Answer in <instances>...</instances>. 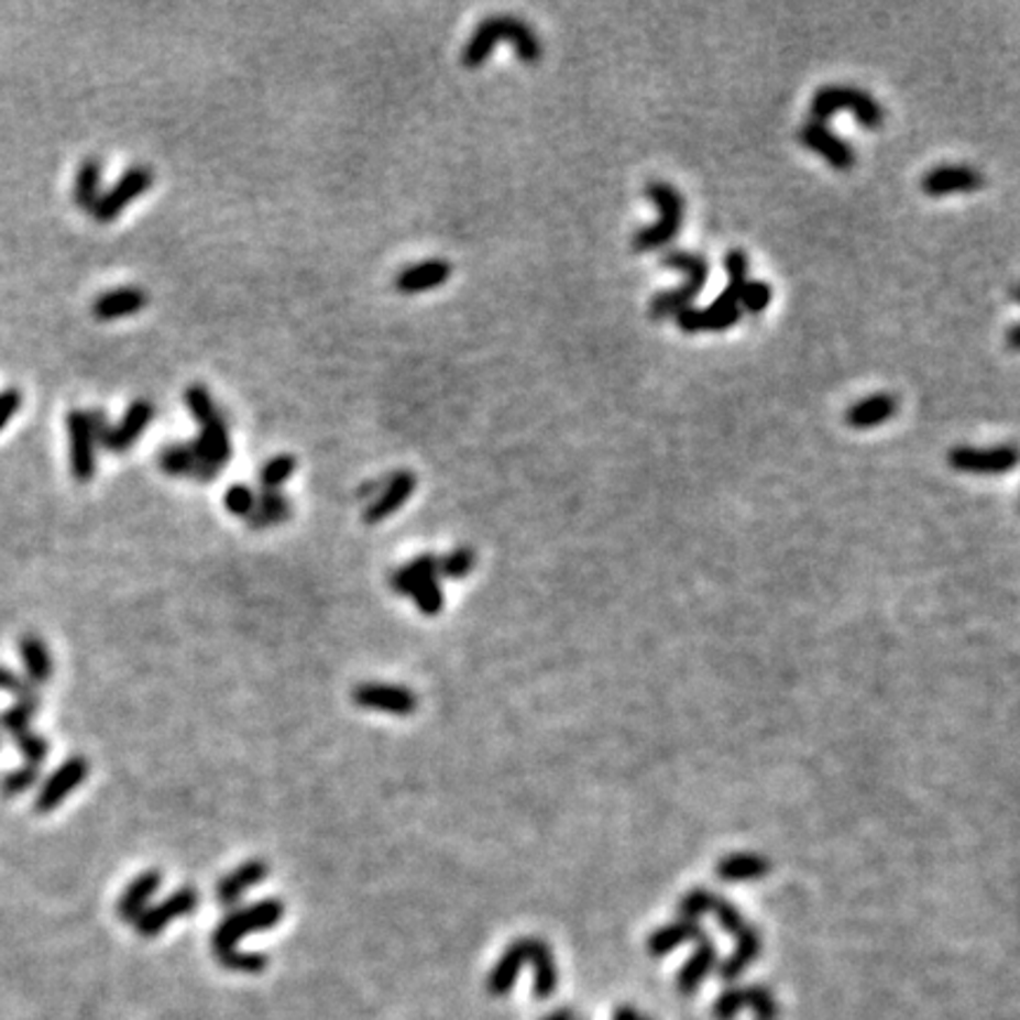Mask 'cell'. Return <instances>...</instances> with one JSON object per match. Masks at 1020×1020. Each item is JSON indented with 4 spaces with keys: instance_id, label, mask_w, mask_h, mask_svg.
Segmentation results:
<instances>
[{
    "instance_id": "obj_48",
    "label": "cell",
    "mask_w": 1020,
    "mask_h": 1020,
    "mask_svg": "<svg viewBox=\"0 0 1020 1020\" xmlns=\"http://www.w3.org/2000/svg\"><path fill=\"white\" fill-rule=\"evenodd\" d=\"M546 1020H574V1018H572L570 1013H564V1011H558V1013H553V1016H550V1018H546Z\"/></svg>"
},
{
    "instance_id": "obj_25",
    "label": "cell",
    "mask_w": 1020,
    "mask_h": 1020,
    "mask_svg": "<svg viewBox=\"0 0 1020 1020\" xmlns=\"http://www.w3.org/2000/svg\"><path fill=\"white\" fill-rule=\"evenodd\" d=\"M898 412V399L893 395H871L863 402L853 404V407L846 412V424L857 430H867V428H877L886 424L888 418H893Z\"/></svg>"
},
{
    "instance_id": "obj_12",
    "label": "cell",
    "mask_w": 1020,
    "mask_h": 1020,
    "mask_svg": "<svg viewBox=\"0 0 1020 1020\" xmlns=\"http://www.w3.org/2000/svg\"><path fill=\"white\" fill-rule=\"evenodd\" d=\"M154 404L150 399H135L131 407L125 409L119 426H109L100 437H97V447H102L111 453H123L131 449L140 435L147 430L154 420Z\"/></svg>"
},
{
    "instance_id": "obj_39",
    "label": "cell",
    "mask_w": 1020,
    "mask_h": 1020,
    "mask_svg": "<svg viewBox=\"0 0 1020 1020\" xmlns=\"http://www.w3.org/2000/svg\"><path fill=\"white\" fill-rule=\"evenodd\" d=\"M220 966L222 968H230V970H239V974H261V970L267 968V957L265 954H257V952H230V954H224V957H218Z\"/></svg>"
},
{
    "instance_id": "obj_15",
    "label": "cell",
    "mask_w": 1020,
    "mask_h": 1020,
    "mask_svg": "<svg viewBox=\"0 0 1020 1020\" xmlns=\"http://www.w3.org/2000/svg\"><path fill=\"white\" fill-rule=\"evenodd\" d=\"M799 142L803 144V147L820 154L836 171H848L855 164L853 150L844 140L836 138L824 123H815V121L805 123L799 131Z\"/></svg>"
},
{
    "instance_id": "obj_36",
    "label": "cell",
    "mask_w": 1020,
    "mask_h": 1020,
    "mask_svg": "<svg viewBox=\"0 0 1020 1020\" xmlns=\"http://www.w3.org/2000/svg\"><path fill=\"white\" fill-rule=\"evenodd\" d=\"M296 473V459L290 453H279V457L270 459L261 473H257V482H261V490H282L284 484L294 478Z\"/></svg>"
},
{
    "instance_id": "obj_27",
    "label": "cell",
    "mask_w": 1020,
    "mask_h": 1020,
    "mask_svg": "<svg viewBox=\"0 0 1020 1020\" xmlns=\"http://www.w3.org/2000/svg\"><path fill=\"white\" fill-rule=\"evenodd\" d=\"M527 943V962L534 966V995L539 999H546L556 992L558 985V970L553 964V954H550L548 945L537 941V937H525Z\"/></svg>"
},
{
    "instance_id": "obj_45",
    "label": "cell",
    "mask_w": 1020,
    "mask_h": 1020,
    "mask_svg": "<svg viewBox=\"0 0 1020 1020\" xmlns=\"http://www.w3.org/2000/svg\"><path fill=\"white\" fill-rule=\"evenodd\" d=\"M387 478H391V475H385V478H374V480L364 482L362 487L358 490V496H360V498H369V501H374V498H376V496L383 492V487H385Z\"/></svg>"
},
{
    "instance_id": "obj_40",
    "label": "cell",
    "mask_w": 1020,
    "mask_h": 1020,
    "mask_svg": "<svg viewBox=\"0 0 1020 1020\" xmlns=\"http://www.w3.org/2000/svg\"><path fill=\"white\" fill-rule=\"evenodd\" d=\"M222 504L232 515L249 517L255 508V492L246 487V484H232V487L224 492Z\"/></svg>"
},
{
    "instance_id": "obj_18",
    "label": "cell",
    "mask_w": 1020,
    "mask_h": 1020,
    "mask_svg": "<svg viewBox=\"0 0 1020 1020\" xmlns=\"http://www.w3.org/2000/svg\"><path fill=\"white\" fill-rule=\"evenodd\" d=\"M158 465H161V471L171 478H189V480H197L204 484L218 480L220 475V471H216V468H210L194 457L189 445H168L161 449Z\"/></svg>"
},
{
    "instance_id": "obj_32",
    "label": "cell",
    "mask_w": 1020,
    "mask_h": 1020,
    "mask_svg": "<svg viewBox=\"0 0 1020 1020\" xmlns=\"http://www.w3.org/2000/svg\"><path fill=\"white\" fill-rule=\"evenodd\" d=\"M704 931L694 924V921L686 919V921H678V924H671V926H663L659 929L657 933H652L650 937V952L655 954V957H661V954H669L671 950H676L678 945H683L688 941H698V937L702 935Z\"/></svg>"
},
{
    "instance_id": "obj_43",
    "label": "cell",
    "mask_w": 1020,
    "mask_h": 1020,
    "mask_svg": "<svg viewBox=\"0 0 1020 1020\" xmlns=\"http://www.w3.org/2000/svg\"><path fill=\"white\" fill-rule=\"evenodd\" d=\"M22 407V393L20 391H3L0 393V430H3L8 424H10V418L14 416V412H18Z\"/></svg>"
},
{
    "instance_id": "obj_3",
    "label": "cell",
    "mask_w": 1020,
    "mask_h": 1020,
    "mask_svg": "<svg viewBox=\"0 0 1020 1020\" xmlns=\"http://www.w3.org/2000/svg\"><path fill=\"white\" fill-rule=\"evenodd\" d=\"M661 265H667V267L678 270V272H686L688 279H686V284H680L678 288L663 290V294H657L652 298L650 319H657V321L683 312V310H688V307H692V300L702 294L706 277H709L706 257L698 255V253L669 251V253H663Z\"/></svg>"
},
{
    "instance_id": "obj_46",
    "label": "cell",
    "mask_w": 1020,
    "mask_h": 1020,
    "mask_svg": "<svg viewBox=\"0 0 1020 1020\" xmlns=\"http://www.w3.org/2000/svg\"><path fill=\"white\" fill-rule=\"evenodd\" d=\"M614 1020H645V1018H640L634 1009H619L617 1016H614Z\"/></svg>"
},
{
    "instance_id": "obj_42",
    "label": "cell",
    "mask_w": 1020,
    "mask_h": 1020,
    "mask_svg": "<svg viewBox=\"0 0 1020 1020\" xmlns=\"http://www.w3.org/2000/svg\"><path fill=\"white\" fill-rule=\"evenodd\" d=\"M18 742L22 744V752L24 756L31 760V766H41L43 760H45V754H47V744L41 735H31V733H24L18 737Z\"/></svg>"
},
{
    "instance_id": "obj_16",
    "label": "cell",
    "mask_w": 1020,
    "mask_h": 1020,
    "mask_svg": "<svg viewBox=\"0 0 1020 1020\" xmlns=\"http://www.w3.org/2000/svg\"><path fill=\"white\" fill-rule=\"evenodd\" d=\"M744 1007L754 1009L758 1020H777V1003L766 987H735L716 999L714 1013L721 1020H731Z\"/></svg>"
},
{
    "instance_id": "obj_22",
    "label": "cell",
    "mask_w": 1020,
    "mask_h": 1020,
    "mask_svg": "<svg viewBox=\"0 0 1020 1020\" xmlns=\"http://www.w3.org/2000/svg\"><path fill=\"white\" fill-rule=\"evenodd\" d=\"M290 515H294V504L282 490H261L255 494V508L249 517H244V523L253 531H263L288 523Z\"/></svg>"
},
{
    "instance_id": "obj_28",
    "label": "cell",
    "mask_w": 1020,
    "mask_h": 1020,
    "mask_svg": "<svg viewBox=\"0 0 1020 1020\" xmlns=\"http://www.w3.org/2000/svg\"><path fill=\"white\" fill-rule=\"evenodd\" d=\"M525 964H527V943L517 941L506 950L504 957L498 959L496 968L490 974V978H487L490 995L504 997L506 992H511L513 985H515V978H517V974H520V968Z\"/></svg>"
},
{
    "instance_id": "obj_17",
    "label": "cell",
    "mask_w": 1020,
    "mask_h": 1020,
    "mask_svg": "<svg viewBox=\"0 0 1020 1020\" xmlns=\"http://www.w3.org/2000/svg\"><path fill=\"white\" fill-rule=\"evenodd\" d=\"M985 177L970 166H937L921 177V189L929 197H947V194H968L980 189Z\"/></svg>"
},
{
    "instance_id": "obj_37",
    "label": "cell",
    "mask_w": 1020,
    "mask_h": 1020,
    "mask_svg": "<svg viewBox=\"0 0 1020 1020\" xmlns=\"http://www.w3.org/2000/svg\"><path fill=\"white\" fill-rule=\"evenodd\" d=\"M409 597L416 603L418 612L426 614V617H435V614H440L442 605H445V593H442V586H440V577H430V579L418 581V584L414 586V591L409 593Z\"/></svg>"
},
{
    "instance_id": "obj_13",
    "label": "cell",
    "mask_w": 1020,
    "mask_h": 1020,
    "mask_svg": "<svg viewBox=\"0 0 1020 1020\" xmlns=\"http://www.w3.org/2000/svg\"><path fill=\"white\" fill-rule=\"evenodd\" d=\"M90 772L88 760L84 756H72L64 764L47 777V782L43 785L39 799H36V811L39 813H51L55 808L69 797L74 789L86 782V777Z\"/></svg>"
},
{
    "instance_id": "obj_33",
    "label": "cell",
    "mask_w": 1020,
    "mask_h": 1020,
    "mask_svg": "<svg viewBox=\"0 0 1020 1020\" xmlns=\"http://www.w3.org/2000/svg\"><path fill=\"white\" fill-rule=\"evenodd\" d=\"M185 404H187V409L191 412L194 420H197V424L201 426V430L204 428H216V426H227L224 416L220 414L213 397H210V393L206 391L204 385H189L185 391Z\"/></svg>"
},
{
    "instance_id": "obj_35",
    "label": "cell",
    "mask_w": 1020,
    "mask_h": 1020,
    "mask_svg": "<svg viewBox=\"0 0 1020 1020\" xmlns=\"http://www.w3.org/2000/svg\"><path fill=\"white\" fill-rule=\"evenodd\" d=\"M770 869L768 860L758 855H731L719 865V877L725 881H744V879H758L766 877Z\"/></svg>"
},
{
    "instance_id": "obj_1",
    "label": "cell",
    "mask_w": 1020,
    "mask_h": 1020,
    "mask_svg": "<svg viewBox=\"0 0 1020 1020\" xmlns=\"http://www.w3.org/2000/svg\"><path fill=\"white\" fill-rule=\"evenodd\" d=\"M501 41H508L517 57L525 64H537L541 59V43L534 34V29L525 24L517 18H508V14H496V18H487L484 22L478 24L473 31V36L468 39L461 62L465 69H478L484 62L490 59L494 47Z\"/></svg>"
},
{
    "instance_id": "obj_26",
    "label": "cell",
    "mask_w": 1020,
    "mask_h": 1020,
    "mask_svg": "<svg viewBox=\"0 0 1020 1020\" xmlns=\"http://www.w3.org/2000/svg\"><path fill=\"white\" fill-rule=\"evenodd\" d=\"M698 943H700V947H698V952H694V957L678 974V990L683 995H692L694 990H698V987L702 985V980L711 974V970H714L716 959H719L716 945L711 943V937L706 933H702L698 937Z\"/></svg>"
},
{
    "instance_id": "obj_30",
    "label": "cell",
    "mask_w": 1020,
    "mask_h": 1020,
    "mask_svg": "<svg viewBox=\"0 0 1020 1020\" xmlns=\"http://www.w3.org/2000/svg\"><path fill=\"white\" fill-rule=\"evenodd\" d=\"M437 560L440 558L432 553H424V556L409 560L407 564H402L399 570L391 574V589L399 595H409L418 581L437 577Z\"/></svg>"
},
{
    "instance_id": "obj_19",
    "label": "cell",
    "mask_w": 1020,
    "mask_h": 1020,
    "mask_svg": "<svg viewBox=\"0 0 1020 1020\" xmlns=\"http://www.w3.org/2000/svg\"><path fill=\"white\" fill-rule=\"evenodd\" d=\"M267 877H270V867L263 860H249L244 865H239L234 871L224 874V877L218 881L216 898L222 907H232L234 902L241 900V896H246L253 886L263 884Z\"/></svg>"
},
{
    "instance_id": "obj_24",
    "label": "cell",
    "mask_w": 1020,
    "mask_h": 1020,
    "mask_svg": "<svg viewBox=\"0 0 1020 1020\" xmlns=\"http://www.w3.org/2000/svg\"><path fill=\"white\" fill-rule=\"evenodd\" d=\"M194 457L201 463L220 471L222 465L232 461V442H230V426H216L204 428L197 440L187 442Z\"/></svg>"
},
{
    "instance_id": "obj_38",
    "label": "cell",
    "mask_w": 1020,
    "mask_h": 1020,
    "mask_svg": "<svg viewBox=\"0 0 1020 1020\" xmlns=\"http://www.w3.org/2000/svg\"><path fill=\"white\" fill-rule=\"evenodd\" d=\"M475 560H478V556H475L473 548H468V546L453 548L451 553H447V556H442L440 560H437V577L463 579L465 574L473 572Z\"/></svg>"
},
{
    "instance_id": "obj_8",
    "label": "cell",
    "mask_w": 1020,
    "mask_h": 1020,
    "mask_svg": "<svg viewBox=\"0 0 1020 1020\" xmlns=\"http://www.w3.org/2000/svg\"><path fill=\"white\" fill-rule=\"evenodd\" d=\"M950 465L962 473L974 475H1003L1016 468L1018 453L1013 445H1001L990 449L978 447H954L947 457Z\"/></svg>"
},
{
    "instance_id": "obj_29",
    "label": "cell",
    "mask_w": 1020,
    "mask_h": 1020,
    "mask_svg": "<svg viewBox=\"0 0 1020 1020\" xmlns=\"http://www.w3.org/2000/svg\"><path fill=\"white\" fill-rule=\"evenodd\" d=\"M102 194V161L100 158H86L78 166L76 180H74V204L84 210H90L95 201Z\"/></svg>"
},
{
    "instance_id": "obj_6",
    "label": "cell",
    "mask_w": 1020,
    "mask_h": 1020,
    "mask_svg": "<svg viewBox=\"0 0 1020 1020\" xmlns=\"http://www.w3.org/2000/svg\"><path fill=\"white\" fill-rule=\"evenodd\" d=\"M841 109L853 111V117L857 119V123L865 125V128H879L884 123L881 105L860 88L824 86V88H820L815 92L813 102H811V113H813L815 123L832 119L834 113L841 111Z\"/></svg>"
},
{
    "instance_id": "obj_20",
    "label": "cell",
    "mask_w": 1020,
    "mask_h": 1020,
    "mask_svg": "<svg viewBox=\"0 0 1020 1020\" xmlns=\"http://www.w3.org/2000/svg\"><path fill=\"white\" fill-rule=\"evenodd\" d=\"M161 881H164V874H161L158 869H144L140 877H135L123 890V896L117 907L119 917L128 921V924H135V919L147 910L150 900L156 896Z\"/></svg>"
},
{
    "instance_id": "obj_34",
    "label": "cell",
    "mask_w": 1020,
    "mask_h": 1020,
    "mask_svg": "<svg viewBox=\"0 0 1020 1020\" xmlns=\"http://www.w3.org/2000/svg\"><path fill=\"white\" fill-rule=\"evenodd\" d=\"M22 657H24V667L26 673L31 676L34 683H45L53 676V657L47 652L45 643L39 636H26L22 638Z\"/></svg>"
},
{
    "instance_id": "obj_31",
    "label": "cell",
    "mask_w": 1020,
    "mask_h": 1020,
    "mask_svg": "<svg viewBox=\"0 0 1020 1020\" xmlns=\"http://www.w3.org/2000/svg\"><path fill=\"white\" fill-rule=\"evenodd\" d=\"M735 941H737L735 952L721 966V978L725 980H735L737 976H742L744 970H747V966L760 954V937L752 926L744 929Z\"/></svg>"
},
{
    "instance_id": "obj_2",
    "label": "cell",
    "mask_w": 1020,
    "mask_h": 1020,
    "mask_svg": "<svg viewBox=\"0 0 1020 1020\" xmlns=\"http://www.w3.org/2000/svg\"><path fill=\"white\" fill-rule=\"evenodd\" d=\"M725 270H727V282L723 294L711 303L704 310H694V307H688V310L676 315V323L680 331L686 333H702V331H725L735 327V323L742 319V307H739V294L744 284H747V270L749 261L747 253L744 251H731L725 257Z\"/></svg>"
},
{
    "instance_id": "obj_10",
    "label": "cell",
    "mask_w": 1020,
    "mask_h": 1020,
    "mask_svg": "<svg viewBox=\"0 0 1020 1020\" xmlns=\"http://www.w3.org/2000/svg\"><path fill=\"white\" fill-rule=\"evenodd\" d=\"M352 702L360 709L383 711L393 716H412L418 711V694L391 683H362L352 690Z\"/></svg>"
},
{
    "instance_id": "obj_9",
    "label": "cell",
    "mask_w": 1020,
    "mask_h": 1020,
    "mask_svg": "<svg viewBox=\"0 0 1020 1020\" xmlns=\"http://www.w3.org/2000/svg\"><path fill=\"white\" fill-rule=\"evenodd\" d=\"M197 907H199L197 888L183 886V888H177L175 893L168 896L166 900H161L154 907H147V910H144L135 919V931L142 937H154V935H158L161 931H164L171 924V921L197 912Z\"/></svg>"
},
{
    "instance_id": "obj_23",
    "label": "cell",
    "mask_w": 1020,
    "mask_h": 1020,
    "mask_svg": "<svg viewBox=\"0 0 1020 1020\" xmlns=\"http://www.w3.org/2000/svg\"><path fill=\"white\" fill-rule=\"evenodd\" d=\"M451 277V265L447 261H426L402 270L395 277V288L404 296L424 294V290L442 286Z\"/></svg>"
},
{
    "instance_id": "obj_4",
    "label": "cell",
    "mask_w": 1020,
    "mask_h": 1020,
    "mask_svg": "<svg viewBox=\"0 0 1020 1020\" xmlns=\"http://www.w3.org/2000/svg\"><path fill=\"white\" fill-rule=\"evenodd\" d=\"M284 914H286V907L277 898H267V900L253 902L249 907H241V910L230 912L213 931V937H210V945H213L216 957H224V954L234 952L241 937H246L257 931L274 929L284 919Z\"/></svg>"
},
{
    "instance_id": "obj_41",
    "label": "cell",
    "mask_w": 1020,
    "mask_h": 1020,
    "mask_svg": "<svg viewBox=\"0 0 1020 1020\" xmlns=\"http://www.w3.org/2000/svg\"><path fill=\"white\" fill-rule=\"evenodd\" d=\"M770 298H772V290H770V286L766 282H747L742 288V294H739V305L747 312L758 315V312H764L766 307L770 305Z\"/></svg>"
},
{
    "instance_id": "obj_44",
    "label": "cell",
    "mask_w": 1020,
    "mask_h": 1020,
    "mask_svg": "<svg viewBox=\"0 0 1020 1020\" xmlns=\"http://www.w3.org/2000/svg\"><path fill=\"white\" fill-rule=\"evenodd\" d=\"M36 780H39V768H36V766H26V768H22V770H18V772H12V775L8 777L6 789H8L10 793H18V791H24L26 787L34 785Z\"/></svg>"
},
{
    "instance_id": "obj_5",
    "label": "cell",
    "mask_w": 1020,
    "mask_h": 1020,
    "mask_svg": "<svg viewBox=\"0 0 1020 1020\" xmlns=\"http://www.w3.org/2000/svg\"><path fill=\"white\" fill-rule=\"evenodd\" d=\"M645 194H647V199L657 206L659 218L655 224L643 227V230L634 234V249L638 253H650V251L667 246L669 241L678 234L680 224H683V216H686V210H683L686 201L671 185L652 183V185H647Z\"/></svg>"
},
{
    "instance_id": "obj_14",
    "label": "cell",
    "mask_w": 1020,
    "mask_h": 1020,
    "mask_svg": "<svg viewBox=\"0 0 1020 1020\" xmlns=\"http://www.w3.org/2000/svg\"><path fill=\"white\" fill-rule=\"evenodd\" d=\"M416 487H418V478L412 471L391 473L383 492L371 501L366 511L362 513V520L366 525H379L387 520V517L395 515L404 504H407L412 494L416 492Z\"/></svg>"
},
{
    "instance_id": "obj_11",
    "label": "cell",
    "mask_w": 1020,
    "mask_h": 1020,
    "mask_svg": "<svg viewBox=\"0 0 1020 1020\" xmlns=\"http://www.w3.org/2000/svg\"><path fill=\"white\" fill-rule=\"evenodd\" d=\"M69 430V463L76 482H90L97 473V442L88 420V412L74 409L67 416Z\"/></svg>"
},
{
    "instance_id": "obj_21",
    "label": "cell",
    "mask_w": 1020,
    "mask_h": 1020,
    "mask_svg": "<svg viewBox=\"0 0 1020 1020\" xmlns=\"http://www.w3.org/2000/svg\"><path fill=\"white\" fill-rule=\"evenodd\" d=\"M150 298L138 286H128V288H113L102 294L100 298H95L92 303V315L100 321H113L119 317H131L142 312L147 307Z\"/></svg>"
},
{
    "instance_id": "obj_7",
    "label": "cell",
    "mask_w": 1020,
    "mask_h": 1020,
    "mask_svg": "<svg viewBox=\"0 0 1020 1020\" xmlns=\"http://www.w3.org/2000/svg\"><path fill=\"white\" fill-rule=\"evenodd\" d=\"M156 180V175L152 168L147 166H133V168H128L121 177H119V183L113 185L111 189L102 191L100 194V199L95 201V206L88 210V213L97 220V222H111V220H117L121 213H123V208L128 204H133L135 199H140L144 191L152 189Z\"/></svg>"
},
{
    "instance_id": "obj_47",
    "label": "cell",
    "mask_w": 1020,
    "mask_h": 1020,
    "mask_svg": "<svg viewBox=\"0 0 1020 1020\" xmlns=\"http://www.w3.org/2000/svg\"><path fill=\"white\" fill-rule=\"evenodd\" d=\"M1009 346L1011 350H1018V323H1013V327L1009 329Z\"/></svg>"
}]
</instances>
